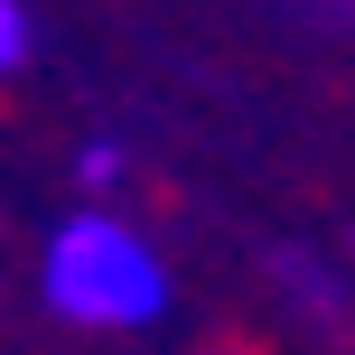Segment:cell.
<instances>
[{"mask_svg": "<svg viewBox=\"0 0 355 355\" xmlns=\"http://www.w3.org/2000/svg\"><path fill=\"white\" fill-rule=\"evenodd\" d=\"M37 290L75 327H159L168 318V262L131 225H112V215L56 225L47 262H37Z\"/></svg>", "mask_w": 355, "mask_h": 355, "instance_id": "6da1fadb", "label": "cell"}, {"mask_svg": "<svg viewBox=\"0 0 355 355\" xmlns=\"http://www.w3.org/2000/svg\"><path fill=\"white\" fill-rule=\"evenodd\" d=\"M10 66H28V10L0 0V75H10Z\"/></svg>", "mask_w": 355, "mask_h": 355, "instance_id": "7a4b0ae2", "label": "cell"}, {"mask_svg": "<svg viewBox=\"0 0 355 355\" xmlns=\"http://www.w3.org/2000/svg\"><path fill=\"white\" fill-rule=\"evenodd\" d=\"M75 178H85V187H112V178H122V150H103V141H94L85 159H75Z\"/></svg>", "mask_w": 355, "mask_h": 355, "instance_id": "3957f363", "label": "cell"}]
</instances>
